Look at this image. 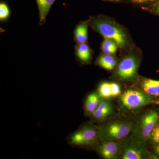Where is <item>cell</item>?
I'll list each match as a JSON object with an SVG mask.
<instances>
[{"mask_svg":"<svg viewBox=\"0 0 159 159\" xmlns=\"http://www.w3.org/2000/svg\"><path fill=\"white\" fill-rule=\"evenodd\" d=\"M91 27L105 39L115 41L118 47L125 48L128 43L125 31L116 23L101 17H93L89 21Z\"/></svg>","mask_w":159,"mask_h":159,"instance_id":"6da1fadb","label":"cell"},{"mask_svg":"<svg viewBox=\"0 0 159 159\" xmlns=\"http://www.w3.org/2000/svg\"><path fill=\"white\" fill-rule=\"evenodd\" d=\"M100 141L120 142L125 140L132 132L133 124L125 120H114L98 125Z\"/></svg>","mask_w":159,"mask_h":159,"instance_id":"7a4b0ae2","label":"cell"},{"mask_svg":"<svg viewBox=\"0 0 159 159\" xmlns=\"http://www.w3.org/2000/svg\"><path fill=\"white\" fill-rule=\"evenodd\" d=\"M156 99L144 91L129 89L123 92L119 99V105L124 111L134 112L149 105L155 104Z\"/></svg>","mask_w":159,"mask_h":159,"instance_id":"3957f363","label":"cell"},{"mask_svg":"<svg viewBox=\"0 0 159 159\" xmlns=\"http://www.w3.org/2000/svg\"><path fill=\"white\" fill-rule=\"evenodd\" d=\"M98 128L93 124H88L70 134L67 141L73 147H94L99 142Z\"/></svg>","mask_w":159,"mask_h":159,"instance_id":"277c9868","label":"cell"},{"mask_svg":"<svg viewBox=\"0 0 159 159\" xmlns=\"http://www.w3.org/2000/svg\"><path fill=\"white\" fill-rule=\"evenodd\" d=\"M159 120V115L157 111L146 112L139 119L136 125H134L131 138L140 142L147 141Z\"/></svg>","mask_w":159,"mask_h":159,"instance_id":"5b68a950","label":"cell"},{"mask_svg":"<svg viewBox=\"0 0 159 159\" xmlns=\"http://www.w3.org/2000/svg\"><path fill=\"white\" fill-rule=\"evenodd\" d=\"M121 145L122 159H147L149 157L146 141L140 142L131 138L122 141Z\"/></svg>","mask_w":159,"mask_h":159,"instance_id":"8992f818","label":"cell"},{"mask_svg":"<svg viewBox=\"0 0 159 159\" xmlns=\"http://www.w3.org/2000/svg\"><path fill=\"white\" fill-rule=\"evenodd\" d=\"M139 66V60L136 56L126 55L119 61L115 75L123 81L133 80L137 77Z\"/></svg>","mask_w":159,"mask_h":159,"instance_id":"52a82bcc","label":"cell"},{"mask_svg":"<svg viewBox=\"0 0 159 159\" xmlns=\"http://www.w3.org/2000/svg\"><path fill=\"white\" fill-rule=\"evenodd\" d=\"M94 148L105 159H116L121 156L122 153V147L119 142L101 141Z\"/></svg>","mask_w":159,"mask_h":159,"instance_id":"ba28073f","label":"cell"},{"mask_svg":"<svg viewBox=\"0 0 159 159\" xmlns=\"http://www.w3.org/2000/svg\"><path fill=\"white\" fill-rule=\"evenodd\" d=\"M107 99H102L98 107L90 116L93 122H102L113 113V106Z\"/></svg>","mask_w":159,"mask_h":159,"instance_id":"9c48e42d","label":"cell"},{"mask_svg":"<svg viewBox=\"0 0 159 159\" xmlns=\"http://www.w3.org/2000/svg\"><path fill=\"white\" fill-rule=\"evenodd\" d=\"M102 98L98 92L89 94L86 98L84 104V112L87 116H91L98 107Z\"/></svg>","mask_w":159,"mask_h":159,"instance_id":"30bf717a","label":"cell"},{"mask_svg":"<svg viewBox=\"0 0 159 159\" xmlns=\"http://www.w3.org/2000/svg\"><path fill=\"white\" fill-rule=\"evenodd\" d=\"M141 87L146 93L159 97V80L145 78L141 83Z\"/></svg>","mask_w":159,"mask_h":159,"instance_id":"8fae6325","label":"cell"},{"mask_svg":"<svg viewBox=\"0 0 159 159\" xmlns=\"http://www.w3.org/2000/svg\"><path fill=\"white\" fill-rule=\"evenodd\" d=\"M76 57L80 62L87 63L92 58V51L88 45L84 43L78 44L76 48Z\"/></svg>","mask_w":159,"mask_h":159,"instance_id":"7c38bea8","label":"cell"},{"mask_svg":"<svg viewBox=\"0 0 159 159\" xmlns=\"http://www.w3.org/2000/svg\"><path fill=\"white\" fill-rule=\"evenodd\" d=\"M39 13V25H42L46 22V17L48 14L51 6L55 0H35Z\"/></svg>","mask_w":159,"mask_h":159,"instance_id":"4fadbf2b","label":"cell"},{"mask_svg":"<svg viewBox=\"0 0 159 159\" xmlns=\"http://www.w3.org/2000/svg\"><path fill=\"white\" fill-rule=\"evenodd\" d=\"M88 22L80 23L76 27L74 31V36L76 41L78 44L84 43L88 39Z\"/></svg>","mask_w":159,"mask_h":159,"instance_id":"5bb4252c","label":"cell"},{"mask_svg":"<svg viewBox=\"0 0 159 159\" xmlns=\"http://www.w3.org/2000/svg\"><path fill=\"white\" fill-rule=\"evenodd\" d=\"M97 65L105 70H111L115 68L117 64V60L112 55L103 54L97 58Z\"/></svg>","mask_w":159,"mask_h":159,"instance_id":"9a60e30c","label":"cell"},{"mask_svg":"<svg viewBox=\"0 0 159 159\" xmlns=\"http://www.w3.org/2000/svg\"><path fill=\"white\" fill-rule=\"evenodd\" d=\"M118 45L117 43L109 39H105L101 45V49L104 54L113 55L116 52Z\"/></svg>","mask_w":159,"mask_h":159,"instance_id":"2e32d148","label":"cell"},{"mask_svg":"<svg viewBox=\"0 0 159 159\" xmlns=\"http://www.w3.org/2000/svg\"><path fill=\"white\" fill-rule=\"evenodd\" d=\"M98 93L102 99H108L111 98L110 82H102L99 85Z\"/></svg>","mask_w":159,"mask_h":159,"instance_id":"e0dca14e","label":"cell"},{"mask_svg":"<svg viewBox=\"0 0 159 159\" xmlns=\"http://www.w3.org/2000/svg\"><path fill=\"white\" fill-rule=\"evenodd\" d=\"M148 139L153 144H159V123H157L154 127Z\"/></svg>","mask_w":159,"mask_h":159,"instance_id":"ac0fdd59","label":"cell"},{"mask_svg":"<svg viewBox=\"0 0 159 159\" xmlns=\"http://www.w3.org/2000/svg\"><path fill=\"white\" fill-rule=\"evenodd\" d=\"M110 85L112 97H118L121 94V88L119 84L116 82H110Z\"/></svg>","mask_w":159,"mask_h":159,"instance_id":"d6986e66","label":"cell"},{"mask_svg":"<svg viewBox=\"0 0 159 159\" xmlns=\"http://www.w3.org/2000/svg\"><path fill=\"white\" fill-rule=\"evenodd\" d=\"M9 8L5 3H1L0 4V19L1 20L6 19L9 16Z\"/></svg>","mask_w":159,"mask_h":159,"instance_id":"ffe728a7","label":"cell"},{"mask_svg":"<svg viewBox=\"0 0 159 159\" xmlns=\"http://www.w3.org/2000/svg\"><path fill=\"white\" fill-rule=\"evenodd\" d=\"M152 0H132L133 2L136 3H144L150 2Z\"/></svg>","mask_w":159,"mask_h":159,"instance_id":"44dd1931","label":"cell"},{"mask_svg":"<svg viewBox=\"0 0 159 159\" xmlns=\"http://www.w3.org/2000/svg\"><path fill=\"white\" fill-rule=\"evenodd\" d=\"M155 11L156 12L157 14L159 15V1L157 3L155 7Z\"/></svg>","mask_w":159,"mask_h":159,"instance_id":"7402d4cb","label":"cell"},{"mask_svg":"<svg viewBox=\"0 0 159 159\" xmlns=\"http://www.w3.org/2000/svg\"><path fill=\"white\" fill-rule=\"evenodd\" d=\"M154 151L155 153L159 155V144H157L154 148Z\"/></svg>","mask_w":159,"mask_h":159,"instance_id":"603a6c76","label":"cell"},{"mask_svg":"<svg viewBox=\"0 0 159 159\" xmlns=\"http://www.w3.org/2000/svg\"><path fill=\"white\" fill-rule=\"evenodd\" d=\"M155 104H157V105H159V99H156V100L155 103Z\"/></svg>","mask_w":159,"mask_h":159,"instance_id":"cb8c5ba5","label":"cell"},{"mask_svg":"<svg viewBox=\"0 0 159 159\" xmlns=\"http://www.w3.org/2000/svg\"><path fill=\"white\" fill-rule=\"evenodd\" d=\"M109 1H116V2H118V1H119V0H109Z\"/></svg>","mask_w":159,"mask_h":159,"instance_id":"d4e9b609","label":"cell"}]
</instances>
